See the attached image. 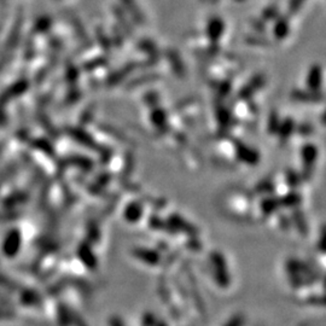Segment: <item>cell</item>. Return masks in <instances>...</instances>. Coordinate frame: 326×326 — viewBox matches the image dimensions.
Segmentation results:
<instances>
[{"mask_svg":"<svg viewBox=\"0 0 326 326\" xmlns=\"http://www.w3.org/2000/svg\"><path fill=\"white\" fill-rule=\"evenodd\" d=\"M302 163H303V178L309 179L312 175L313 167L318 157V149L313 144H306L301 151Z\"/></svg>","mask_w":326,"mask_h":326,"instance_id":"cell-1","label":"cell"},{"mask_svg":"<svg viewBox=\"0 0 326 326\" xmlns=\"http://www.w3.org/2000/svg\"><path fill=\"white\" fill-rule=\"evenodd\" d=\"M235 146H236L235 148L236 156H237L239 161L251 165L256 164V163L260 161V155L256 150L245 145V144L242 143V141H237Z\"/></svg>","mask_w":326,"mask_h":326,"instance_id":"cell-2","label":"cell"},{"mask_svg":"<svg viewBox=\"0 0 326 326\" xmlns=\"http://www.w3.org/2000/svg\"><path fill=\"white\" fill-rule=\"evenodd\" d=\"M291 98L294 101L302 102V103H320L323 102V96L322 92H314L311 89H307V91H302V89H294L291 92Z\"/></svg>","mask_w":326,"mask_h":326,"instance_id":"cell-3","label":"cell"},{"mask_svg":"<svg viewBox=\"0 0 326 326\" xmlns=\"http://www.w3.org/2000/svg\"><path fill=\"white\" fill-rule=\"evenodd\" d=\"M307 87L311 91L320 92L323 83V68L319 64H314L308 70V75H307Z\"/></svg>","mask_w":326,"mask_h":326,"instance_id":"cell-4","label":"cell"},{"mask_svg":"<svg viewBox=\"0 0 326 326\" xmlns=\"http://www.w3.org/2000/svg\"><path fill=\"white\" fill-rule=\"evenodd\" d=\"M265 83V78L262 75H255L254 78L249 81L246 85H244L242 87L241 92H239V96L243 99L250 98L252 94L257 91L259 88H261Z\"/></svg>","mask_w":326,"mask_h":326,"instance_id":"cell-5","label":"cell"},{"mask_svg":"<svg viewBox=\"0 0 326 326\" xmlns=\"http://www.w3.org/2000/svg\"><path fill=\"white\" fill-rule=\"evenodd\" d=\"M169 223L172 227L178 228V230L188 233L189 236H196L197 231H198L196 227H194L192 223L188 222L185 219H184V217H179L178 214H170Z\"/></svg>","mask_w":326,"mask_h":326,"instance_id":"cell-6","label":"cell"},{"mask_svg":"<svg viewBox=\"0 0 326 326\" xmlns=\"http://www.w3.org/2000/svg\"><path fill=\"white\" fill-rule=\"evenodd\" d=\"M223 29H225V26H223L222 21L220 18H213L207 26L208 38L210 39L212 43H217V40L222 36Z\"/></svg>","mask_w":326,"mask_h":326,"instance_id":"cell-7","label":"cell"},{"mask_svg":"<svg viewBox=\"0 0 326 326\" xmlns=\"http://www.w3.org/2000/svg\"><path fill=\"white\" fill-rule=\"evenodd\" d=\"M144 208L139 202H131L127 204V207L125 208V219L128 222H136L138 220H140V217H143Z\"/></svg>","mask_w":326,"mask_h":326,"instance_id":"cell-8","label":"cell"},{"mask_svg":"<svg viewBox=\"0 0 326 326\" xmlns=\"http://www.w3.org/2000/svg\"><path fill=\"white\" fill-rule=\"evenodd\" d=\"M133 255L136 257H138L141 261L148 262L149 265H157V262L160 261V255L156 251L150 250L146 248H136L133 250Z\"/></svg>","mask_w":326,"mask_h":326,"instance_id":"cell-9","label":"cell"},{"mask_svg":"<svg viewBox=\"0 0 326 326\" xmlns=\"http://www.w3.org/2000/svg\"><path fill=\"white\" fill-rule=\"evenodd\" d=\"M150 121H151L152 125L156 127V130L164 131L165 128H167L168 117H167V114H165L164 110L159 109V108H156V109L152 110L151 115H150Z\"/></svg>","mask_w":326,"mask_h":326,"instance_id":"cell-10","label":"cell"},{"mask_svg":"<svg viewBox=\"0 0 326 326\" xmlns=\"http://www.w3.org/2000/svg\"><path fill=\"white\" fill-rule=\"evenodd\" d=\"M134 68H136V64H134V63H128V64H126L125 67H122L121 69L117 70L116 73H112V74L108 78V82H109V85L112 86L120 83L121 81H122V78L125 79L126 76L130 75L134 70Z\"/></svg>","mask_w":326,"mask_h":326,"instance_id":"cell-11","label":"cell"},{"mask_svg":"<svg viewBox=\"0 0 326 326\" xmlns=\"http://www.w3.org/2000/svg\"><path fill=\"white\" fill-rule=\"evenodd\" d=\"M294 131H295V122H294L290 117L286 120H284L283 122L279 125V128H278V131H277V134L279 136L280 141H282V143L288 141Z\"/></svg>","mask_w":326,"mask_h":326,"instance_id":"cell-12","label":"cell"},{"mask_svg":"<svg viewBox=\"0 0 326 326\" xmlns=\"http://www.w3.org/2000/svg\"><path fill=\"white\" fill-rule=\"evenodd\" d=\"M167 58L169 64L172 65L173 69H174V73L178 76H184L185 75V67H184V63L180 60V57L177 52L174 51H169L167 54Z\"/></svg>","mask_w":326,"mask_h":326,"instance_id":"cell-13","label":"cell"},{"mask_svg":"<svg viewBox=\"0 0 326 326\" xmlns=\"http://www.w3.org/2000/svg\"><path fill=\"white\" fill-rule=\"evenodd\" d=\"M260 207H261V212L264 213L265 215H270L278 209V207H279V199L274 198V197H266V198H264L261 201Z\"/></svg>","mask_w":326,"mask_h":326,"instance_id":"cell-14","label":"cell"},{"mask_svg":"<svg viewBox=\"0 0 326 326\" xmlns=\"http://www.w3.org/2000/svg\"><path fill=\"white\" fill-rule=\"evenodd\" d=\"M299 203H301V196H299V193L295 192V191H293V192L283 197L282 199H279V204H282L283 207H296Z\"/></svg>","mask_w":326,"mask_h":326,"instance_id":"cell-15","label":"cell"},{"mask_svg":"<svg viewBox=\"0 0 326 326\" xmlns=\"http://www.w3.org/2000/svg\"><path fill=\"white\" fill-rule=\"evenodd\" d=\"M293 221L294 223H296L297 228H299V232L306 233L307 230V225H306V219H304V215L301 210H295L293 213Z\"/></svg>","mask_w":326,"mask_h":326,"instance_id":"cell-16","label":"cell"},{"mask_svg":"<svg viewBox=\"0 0 326 326\" xmlns=\"http://www.w3.org/2000/svg\"><path fill=\"white\" fill-rule=\"evenodd\" d=\"M289 33V25L285 22V21L279 20L277 21L274 27V35L277 36L278 39H284Z\"/></svg>","mask_w":326,"mask_h":326,"instance_id":"cell-17","label":"cell"},{"mask_svg":"<svg viewBox=\"0 0 326 326\" xmlns=\"http://www.w3.org/2000/svg\"><path fill=\"white\" fill-rule=\"evenodd\" d=\"M279 115L277 114L275 111H272L270 115V119H268V125H267V130L270 131V133L274 134L277 133L278 128H279Z\"/></svg>","mask_w":326,"mask_h":326,"instance_id":"cell-18","label":"cell"},{"mask_svg":"<svg viewBox=\"0 0 326 326\" xmlns=\"http://www.w3.org/2000/svg\"><path fill=\"white\" fill-rule=\"evenodd\" d=\"M159 78V75L157 74H145L143 76H140V78H138L136 80L134 81H131L130 83V87H136V86H140L141 83H148V82H152V81H155V79Z\"/></svg>","mask_w":326,"mask_h":326,"instance_id":"cell-19","label":"cell"},{"mask_svg":"<svg viewBox=\"0 0 326 326\" xmlns=\"http://www.w3.org/2000/svg\"><path fill=\"white\" fill-rule=\"evenodd\" d=\"M217 121H219L220 123H222V125H225V126L227 125V123L231 121L230 114H228L227 110H225L223 108H221V109H217Z\"/></svg>","mask_w":326,"mask_h":326,"instance_id":"cell-20","label":"cell"},{"mask_svg":"<svg viewBox=\"0 0 326 326\" xmlns=\"http://www.w3.org/2000/svg\"><path fill=\"white\" fill-rule=\"evenodd\" d=\"M144 102L148 105H152V107H154V105L159 102V94H157L156 92H150V93L145 96Z\"/></svg>","mask_w":326,"mask_h":326,"instance_id":"cell-21","label":"cell"},{"mask_svg":"<svg viewBox=\"0 0 326 326\" xmlns=\"http://www.w3.org/2000/svg\"><path fill=\"white\" fill-rule=\"evenodd\" d=\"M217 92H219V94H221V96H227L231 92V83L228 82V81H223V82L219 85Z\"/></svg>","mask_w":326,"mask_h":326,"instance_id":"cell-22","label":"cell"},{"mask_svg":"<svg viewBox=\"0 0 326 326\" xmlns=\"http://www.w3.org/2000/svg\"><path fill=\"white\" fill-rule=\"evenodd\" d=\"M286 180H288V183L290 184V185H293V188H296V185L299 184V175H296V173H294L293 170H290L289 172V177H286Z\"/></svg>","mask_w":326,"mask_h":326,"instance_id":"cell-23","label":"cell"}]
</instances>
